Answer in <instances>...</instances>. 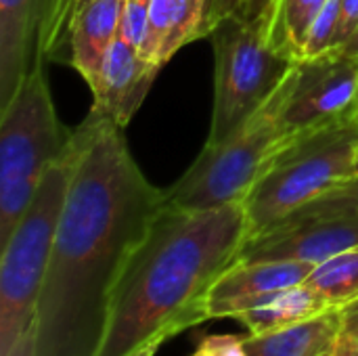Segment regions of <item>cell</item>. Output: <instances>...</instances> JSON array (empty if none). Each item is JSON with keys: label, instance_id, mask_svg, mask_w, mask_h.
Here are the masks:
<instances>
[{"label": "cell", "instance_id": "obj_22", "mask_svg": "<svg viewBox=\"0 0 358 356\" xmlns=\"http://www.w3.org/2000/svg\"><path fill=\"white\" fill-rule=\"evenodd\" d=\"M151 0H126L124 2V15L120 25V38L141 48L145 40L147 29V17H149Z\"/></svg>", "mask_w": 358, "mask_h": 356}, {"label": "cell", "instance_id": "obj_11", "mask_svg": "<svg viewBox=\"0 0 358 356\" xmlns=\"http://www.w3.org/2000/svg\"><path fill=\"white\" fill-rule=\"evenodd\" d=\"M317 264L310 262H235L208 294V319H233L237 313L264 304L277 292L306 281Z\"/></svg>", "mask_w": 358, "mask_h": 356}, {"label": "cell", "instance_id": "obj_10", "mask_svg": "<svg viewBox=\"0 0 358 356\" xmlns=\"http://www.w3.org/2000/svg\"><path fill=\"white\" fill-rule=\"evenodd\" d=\"M159 69L157 63L143 57L138 46L117 36L105 55L96 84L90 88V111L126 128L143 107Z\"/></svg>", "mask_w": 358, "mask_h": 356}, {"label": "cell", "instance_id": "obj_1", "mask_svg": "<svg viewBox=\"0 0 358 356\" xmlns=\"http://www.w3.org/2000/svg\"><path fill=\"white\" fill-rule=\"evenodd\" d=\"M122 130L92 111L73 128L69 185L36 313L38 356H94L113 285L166 206Z\"/></svg>", "mask_w": 358, "mask_h": 356}, {"label": "cell", "instance_id": "obj_13", "mask_svg": "<svg viewBox=\"0 0 358 356\" xmlns=\"http://www.w3.org/2000/svg\"><path fill=\"white\" fill-rule=\"evenodd\" d=\"M40 0H0V109L38 59Z\"/></svg>", "mask_w": 358, "mask_h": 356}, {"label": "cell", "instance_id": "obj_28", "mask_svg": "<svg viewBox=\"0 0 358 356\" xmlns=\"http://www.w3.org/2000/svg\"><path fill=\"white\" fill-rule=\"evenodd\" d=\"M338 50H342L344 55H350V57H357L358 59V29L352 34V38L342 48H338Z\"/></svg>", "mask_w": 358, "mask_h": 356}, {"label": "cell", "instance_id": "obj_27", "mask_svg": "<svg viewBox=\"0 0 358 356\" xmlns=\"http://www.w3.org/2000/svg\"><path fill=\"white\" fill-rule=\"evenodd\" d=\"M340 195H344L346 199H348V204L355 208L358 212V176L357 174H352V176H348V178H344L342 183H338L336 187H334Z\"/></svg>", "mask_w": 358, "mask_h": 356}, {"label": "cell", "instance_id": "obj_17", "mask_svg": "<svg viewBox=\"0 0 358 356\" xmlns=\"http://www.w3.org/2000/svg\"><path fill=\"white\" fill-rule=\"evenodd\" d=\"M325 4L327 0H275L266 40L300 63L308 29Z\"/></svg>", "mask_w": 358, "mask_h": 356}, {"label": "cell", "instance_id": "obj_18", "mask_svg": "<svg viewBox=\"0 0 358 356\" xmlns=\"http://www.w3.org/2000/svg\"><path fill=\"white\" fill-rule=\"evenodd\" d=\"M329 308H344L358 300V245L317 264L304 281Z\"/></svg>", "mask_w": 358, "mask_h": 356}, {"label": "cell", "instance_id": "obj_30", "mask_svg": "<svg viewBox=\"0 0 358 356\" xmlns=\"http://www.w3.org/2000/svg\"><path fill=\"white\" fill-rule=\"evenodd\" d=\"M357 118H358V94H357Z\"/></svg>", "mask_w": 358, "mask_h": 356}, {"label": "cell", "instance_id": "obj_4", "mask_svg": "<svg viewBox=\"0 0 358 356\" xmlns=\"http://www.w3.org/2000/svg\"><path fill=\"white\" fill-rule=\"evenodd\" d=\"M296 76L298 65L243 126L222 143L201 149L189 170L164 191L166 208L212 210L243 204L266 164L285 141L283 111Z\"/></svg>", "mask_w": 358, "mask_h": 356}, {"label": "cell", "instance_id": "obj_15", "mask_svg": "<svg viewBox=\"0 0 358 356\" xmlns=\"http://www.w3.org/2000/svg\"><path fill=\"white\" fill-rule=\"evenodd\" d=\"M342 327V308L245 338L250 356H329Z\"/></svg>", "mask_w": 358, "mask_h": 356}, {"label": "cell", "instance_id": "obj_29", "mask_svg": "<svg viewBox=\"0 0 358 356\" xmlns=\"http://www.w3.org/2000/svg\"><path fill=\"white\" fill-rule=\"evenodd\" d=\"M355 174L358 176V153H357V164H355Z\"/></svg>", "mask_w": 358, "mask_h": 356}, {"label": "cell", "instance_id": "obj_26", "mask_svg": "<svg viewBox=\"0 0 358 356\" xmlns=\"http://www.w3.org/2000/svg\"><path fill=\"white\" fill-rule=\"evenodd\" d=\"M6 356H38V329H36V319L34 323L19 336V340L13 344Z\"/></svg>", "mask_w": 358, "mask_h": 356}, {"label": "cell", "instance_id": "obj_2", "mask_svg": "<svg viewBox=\"0 0 358 356\" xmlns=\"http://www.w3.org/2000/svg\"><path fill=\"white\" fill-rule=\"evenodd\" d=\"M243 204L157 214L126 260L94 356H157L178 334L210 321L208 294L248 239Z\"/></svg>", "mask_w": 358, "mask_h": 356}, {"label": "cell", "instance_id": "obj_24", "mask_svg": "<svg viewBox=\"0 0 358 356\" xmlns=\"http://www.w3.org/2000/svg\"><path fill=\"white\" fill-rule=\"evenodd\" d=\"M329 356H358V300L342 308V327Z\"/></svg>", "mask_w": 358, "mask_h": 356}, {"label": "cell", "instance_id": "obj_9", "mask_svg": "<svg viewBox=\"0 0 358 356\" xmlns=\"http://www.w3.org/2000/svg\"><path fill=\"white\" fill-rule=\"evenodd\" d=\"M358 59L342 50L298 63L283 111L285 141L357 118Z\"/></svg>", "mask_w": 358, "mask_h": 356}, {"label": "cell", "instance_id": "obj_21", "mask_svg": "<svg viewBox=\"0 0 358 356\" xmlns=\"http://www.w3.org/2000/svg\"><path fill=\"white\" fill-rule=\"evenodd\" d=\"M218 4H220V15L233 10L250 25H254L264 38L268 36L275 0H218Z\"/></svg>", "mask_w": 358, "mask_h": 356}, {"label": "cell", "instance_id": "obj_3", "mask_svg": "<svg viewBox=\"0 0 358 356\" xmlns=\"http://www.w3.org/2000/svg\"><path fill=\"white\" fill-rule=\"evenodd\" d=\"M46 61H36L0 109V248L27 212L46 170L65 155L73 130L55 109Z\"/></svg>", "mask_w": 358, "mask_h": 356}, {"label": "cell", "instance_id": "obj_6", "mask_svg": "<svg viewBox=\"0 0 358 356\" xmlns=\"http://www.w3.org/2000/svg\"><path fill=\"white\" fill-rule=\"evenodd\" d=\"M71 145V143H69ZM69 149L44 174L27 212L0 248V356L34 323L69 185Z\"/></svg>", "mask_w": 358, "mask_h": 356}, {"label": "cell", "instance_id": "obj_16", "mask_svg": "<svg viewBox=\"0 0 358 356\" xmlns=\"http://www.w3.org/2000/svg\"><path fill=\"white\" fill-rule=\"evenodd\" d=\"M329 311L327 302L306 283L294 285L289 290L277 292L271 296L264 304L237 313L233 319L239 321L250 336H258L264 332H273L304 319H310L315 315H321Z\"/></svg>", "mask_w": 358, "mask_h": 356}, {"label": "cell", "instance_id": "obj_8", "mask_svg": "<svg viewBox=\"0 0 358 356\" xmlns=\"http://www.w3.org/2000/svg\"><path fill=\"white\" fill-rule=\"evenodd\" d=\"M358 245V212L344 195L329 189L245 239L237 262H310Z\"/></svg>", "mask_w": 358, "mask_h": 356}, {"label": "cell", "instance_id": "obj_20", "mask_svg": "<svg viewBox=\"0 0 358 356\" xmlns=\"http://www.w3.org/2000/svg\"><path fill=\"white\" fill-rule=\"evenodd\" d=\"M340 23H342V13H340V0H327V4L321 8L317 19L313 21L306 44L302 50V61L317 59L325 52H334L340 48Z\"/></svg>", "mask_w": 358, "mask_h": 356}, {"label": "cell", "instance_id": "obj_12", "mask_svg": "<svg viewBox=\"0 0 358 356\" xmlns=\"http://www.w3.org/2000/svg\"><path fill=\"white\" fill-rule=\"evenodd\" d=\"M218 17V0H151L141 52L164 67L189 42L210 38Z\"/></svg>", "mask_w": 358, "mask_h": 356}, {"label": "cell", "instance_id": "obj_19", "mask_svg": "<svg viewBox=\"0 0 358 356\" xmlns=\"http://www.w3.org/2000/svg\"><path fill=\"white\" fill-rule=\"evenodd\" d=\"M88 0H40L38 59L46 63H67L69 29L76 13Z\"/></svg>", "mask_w": 358, "mask_h": 356}, {"label": "cell", "instance_id": "obj_7", "mask_svg": "<svg viewBox=\"0 0 358 356\" xmlns=\"http://www.w3.org/2000/svg\"><path fill=\"white\" fill-rule=\"evenodd\" d=\"M216 71L214 107L206 145H218L243 126L298 65L237 13L218 17L210 34Z\"/></svg>", "mask_w": 358, "mask_h": 356}, {"label": "cell", "instance_id": "obj_14", "mask_svg": "<svg viewBox=\"0 0 358 356\" xmlns=\"http://www.w3.org/2000/svg\"><path fill=\"white\" fill-rule=\"evenodd\" d=\"M126 0H88L73 17L69 29L67 63L92 88L105 55L120 36Z\"/></svg>", "mask_w": 358, "mask_h": 356}, {"label": "cell", "instance_id": "obj_25", "mask_svg": "<svg viewBox=\"0 0 358 356\" xmlns=\"http://www.w3.org/2000/svg\"><path fill=\"white\" fill-rule=\"evenodd\" d=\"M340 48L352 38V34L358 29V0H340Z\"/></svg>", "mask_w": 358, "mask_h": 356}, {"label": "cell", "instance_id": "obj_23", "mask_svg": "<svg viewBox=\"0 0 358 356\" xmlns=\"http://www.w3.org/2000/svg\"><path fill=\"white\" fill-rule=\"evenodd\" d=\"M191 356H250L245 350V338L233 334H214L203 338Z\"/></svg>", "mask_w": 358, "mask_h": 356}, {"label": "cell", "instance_id": "obj_5", "mask_svg": "<svg viewBox=\"0 0 358 356\" xmlns=\"http://www.w3.org/2000/svg\"><path fill=\"white\" fill-rule=\"evenodd\" d=\"M358 118L283 141L243 199L248 237L355 174Z\"/></svg>", "mask_w": 358, "mask_h": 356}]
</instances>
